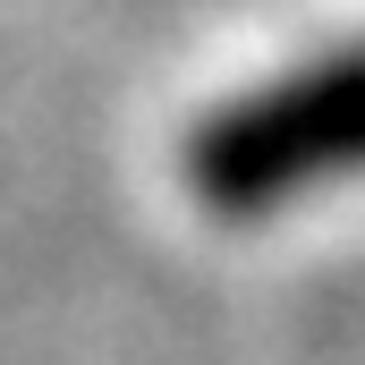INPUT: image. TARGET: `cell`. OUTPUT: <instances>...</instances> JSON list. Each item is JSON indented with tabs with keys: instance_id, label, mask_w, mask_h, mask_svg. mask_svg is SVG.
I'll return each instance as SVG.
<instances>
[{
	"instance_id": "6da1fadb",
	"label": "cell",
	"mask_w": 365,
	"mask_h": 365,
	"mask_svg": "<svg viewBox=\"0 0 365 365\" xmlns=\"http://www.w3.org/2000/svg\"><path fill=\"white\" fill-rule=\"evenodd\" d=\"M365 179V43L221 93L179 136V187L212 221H272Z\"/></svg>"
}]
</instances>
